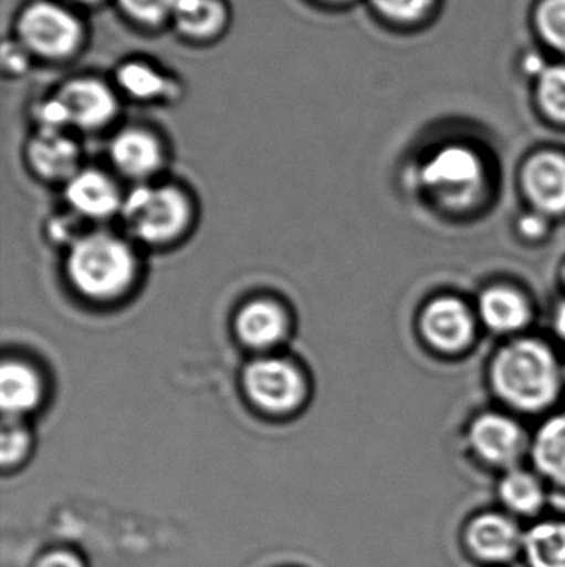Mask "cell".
Returning a JSON list of instances; mask_svg holds the SVG:
<instances>
[{"label":"cell","mask_w":565,"mask_h":567,"mask_svg":"<svg viewBox=\"0 0 565 567\" xmlns=\"http://www.w3.org/2000/svg\"><path fill=\"white\" fill-rule=\"evenodd\" d=\"M500 496L510 512L533 516L543 509L547 492L540 476L523 468L508 470L500 483Z\"/></svg>","instance_id":"cell-20"},{"label":"cell","mask_w":565,"mask_h":567,"mask_svg":"<svg viewBox=\"0 0 565 567\" xmlns=\"http://www.w3.org/2000/svg\"><path fill=\"white\" fill-rule=\"evenodd\" d=\"M116 82L126 95L146 102L163 99L172 89V83L158 69L139 60L123 63L116 72Z\"/></svg>","instance_id":"cell-22"},{"label":"cell","mask_w":565,"mask_h":567,"mask_svg":"<svg viewBox=\"0 0 565 567\" xmlns=\"http://www.w3.org/2000/svg\"><path fill=\"white\" fill-rule=\"evenodd\" d=\"M118 3L129 19L155 27L171 19L176 0H118Z\"/></svg>","instance_id":"cell-24"},{"label":"cell","mask_w":565,"mask_h":567,"mask_svg":"<svg viewBox=\"0 0 565 567\" xmlns=\"http://www.w3.org/2000/svg\"><path fill=\"white\" fill-rule=\"evenodd\" d=\"M83 35L79 17L49 0L29 3L17 19L19 42L40 59H69L82 45Z\"/></svg>","instance_id":"cell-5"},{"label":"cell","mask_w":565,"mask_h":567,"mask_svg":"<svg viewBox=\"0 0 565 567\" xmlns=\"http://www.w3.org/2000/svg\"><path fill=\"white\" fill-rule=\"evenodd\" d=\"M520 186L533 212L550 219L565 215V155L556 150L533 153L521 166Z\"/></svg>","instance_id":"cell-9"},{"label":"cell","mask_w":565,"mask_h":567,"mask_svg":"<svg viewBox=\"0 0 565 567\" xmlns=\"http://www.w3.org/2000/svg\"><path fill=\"white\" fill-rule=\"evenodd\" d=\"M537 25L554 49L565 52V0H546L537 12Z\"/></svg>","instance_id":"cell-25"},{"label":"cell","mask_w":565,"mask_h":567,"mask_svg":"<svg viewBox=\"0 0 565 567\" xmlns=\"http://www.w3.org/2000/svg\"><path fill=\"white\" fill-rule=\"evenodd\" d=\"M372 3L387 19L410 22L427 12L431 0H372Z\"/></svg>","instance_id":"cell-27"},{"label":"cell","mask_w":565,"mask_h":567,"mask_svg":"<svg viewBox=\"0 0 565 567\" xmlns=\"http://www.w3.org/2000/svg\"><path fill=\"white\" fill-rule=\"evenodd\" d=\"M66 271L70 282L82 296L92 300H115L135 281L136 258L122 239L96 233L72 246Z\"/></svg>","instance_id":"cell-2"},{"label":"cell","mask_w":565,"mask_h":567,"mask_svg":"<svg viewBox=\"0 0 565 567\" xmlns=\"http://www.w3.org/2000/svg\"><path fill=\"white\" fill-rule=\"evenodd\" d=\"M477 310L458 296L441 293L423 303L418 313V332L428 349L458 355L473 346L478 332Z\"/></svg>","instance_id":"cell-6"},{"label":"cell","mask_w":565,"mask_h":567,"mask_svg":"<svg viewBox=\"0 0 565 567\" xmlns=\"http://www.w3.org/2000/svg\"><path fill=\"white\" fill-rule=\"evenodd\" d=\"M122 215L136 238L149 245H166L186 231L191 208L178 189L142 186L123 202Z\"/></svg>","instance_id":"cell-4"},{"label":"cell","mask_w":565,"mask_h":567,"mask_svg":"<svg viewBox=\"0 0 565 567\" xmlns=\"http://www.w3.org/2000/svg\"><path fill=\"white\" fill-rule=\"evenodd\" d=\"M30 163L46 179H72L79 165V146L62 132H39L29 148Z\"/></svg>","instance_id":"cell-18"},{"label":"cell","mask_w":565,"mask_h":567,"mask_svg":"<svg viewBox=\"0 0 565 567\" xmlns=\"http://www.w3.org/2000/svg\"><path fill=\"white\" fill-rule=\"evenodd\" d=\"M66 199L86 218L106 219L123 206L116 186L98 172L76 173L66 186Z\"/></svg>","instance_id":"cell-15"},{"label":"cell","mask_w":565,"mask_h":567,"mask_svg":"<svg viewBox=\"0 0 565 567\" xmlns=\"http://www.w3.org/2000/svg\"><path fill=\"white\" fill-rule=\"evenodd\" d=\"M30 53L22 43H7L3 47V63L9 72H22L29 65Z\"/></svg>","instance_id":"cell-29"},{"label":"cell","mask_w":565,"mask_h":567,"mask_svg":"<svg viewBox=\"0 0 565 567\" xmlns=\"http://www.w3.org/2000/svg\"><path fill=\"white\" fill-rule=\"evenodd\" d=\"M537 95L546 115L565 125V65L547 66L541 72Z\"/></svg>","instance_id":"cell-23"},{"label":"cell","mask_w":565,"mask_h":567,"mask_svg":"<svg viewBox=\"0 0 565 567\" xmlns=\"http://www.w3.org/2000/svg\"><path fill=\"white\" fill-rule=\"evenodd\" d=\"M287 316L274 300H252L236 317L239 339L255 350L278 346L287 333Z\"/></svg>","instance_id":"cell-13"},{"label":"cell","mask_w":565,"mask_h":567,"mask_svg":"<svg viewBox=\"0 0 565 567\" xmlns=\"http://www.w3.org/2000/svg\"><path fill=\"white\" fill-rule=\"evenodd\" d=\"M420 182L440 205L467 208L483 192L486 169L474 150L453 143L428 156L420 169Z\"/></svg>","instance_id":"cell-3"},{"label":"cell","mask_w":565,"mask_h":567,"mask_svg":"<svg viewBox=\"0 0 565 567\" xmlns=\"http://www.w3.org/2000/svg\"><path fill=\"white\" fill-rule=\"evenodd\" d=\"M478 320L490 332L504 337L523 336L534 317L533 302L513 284H490L478 296Z\"/></svg>","instance_id":"cell-10"},{"label":"cell","mask_w":565,"mask_h":567,"mask_svg":"<svg viewBox=\"0 0 565 567\" xmlns=\"http://www.w3.org/2000/svg\"><path fill=\"white\" fill-rule=\"evenodd\" d=\"M488 380L508 409L541 413L563 393L564 362L553 346L540 337H511L491 357Z\"/></svg>","instance_id":"cell-1"},{"label":"cell","mask_w":565,"mask_h":567,"mask_svg":"<svg viewBox=\"0 0 565 567\" xmlns=\"http://www.w3.org/2000/svg\"><path fill=\"white\" fill-rule=\"evenodd\" d=\"M547 502L557 512L565 513V485H554L551 493H547Z\"/></svg>","instance_id":"cell-32"},{"label":"cell","mask_w":565,"mask_h":567,"mask_svg":"<svg viewBox=\"0 0 565 567\" xmlns=\"http://www.w3.org/2000/svg\"><path fill=\"white\" fill-rule=\"evenodd\" d=\"M113 163L129 178H146L158 172L163 163L161 143L142 128L123 130L109 146Z\"/></svg>","instance_id":"cell-14"},{"label":"cell","mask_w":565,"mask_h":567,"mask_svg":"<svg viewBox=\"0 0 565 567\" xmlns=\"http://www.w3.org/2000/svg\"><path fill=\"white\" fill-rule=\"evenodd\" d=\"M559 284H561V287H563V290L565 293V261L563 262V266H561V269H559Z\"/></svg>","instance_id":"cell-33"},{"label":"cell","mask_w":565,"mask_h":567,"mask_svg":"<svg viewBox=\"0 0 565 567\" xmlns=\"http://www.w3.org/2000/svg\"><path fill=\"white\" fill-rule=\"evenodd\" d=\"M523 551L531 567H565V523L534 526L524 535Z\"/></svg>","instance_id":"cell-21"},{"label":"cell","mask_w":565,"mask_h":567,"mask_svg":"<svg viewBox=\"0 0 565 567\" xmlns=\"http://www.w3.org/2000/svg\"><path fill=\"white\" fill-rule=\"evenodd\" d=\"M40 567H82L75 556L66 555V553H55V555L46 556Z\"/></svg>","instance_id":"cell-30"},{"label":"cell","mask_w":565,"mask_h":567,"mask_svg":"<svg viewBox=\"0 0 565 567\" xmlns=\"http://www.w3.org/2000/svg\"><path fill=\"white\" fill-rule=\"evenodd\" d=\"M467 442L481 462L506 472L516 468L531 446L520 420L501 410H486L473 416L468 423Z\"/></svg>","instance_id":"cell-7"},{"label":"cell","mask_w":565,"mask_h":567,"mask_svg":"<svg viewBox=\"0 0 565 567\" xmlns=\"http://www.w3.org/2000/svg\"><path fill=\"white\" fill-rule=\"evenodd\" d=\"M564 377H565V360H564Z\"/></svg>","instance_id":"cell-36"},{"label":"cell","mask_w":565,"mask_h":567,"mask_svg":"<svg viewBox=\"0 0 565 567\" xmlns=\"http://www.w3.org/2000/svg\"><path fill=\"white\" fill-rule=\"evenodd\" d=\"M467 543L483 561L508 563L523 549L524 535L508 516L486 513L471 522Z\"/></svg>","instance_id":"cell-12"},{"label":"cell","mask_w":565,"mask_h":567,"mask_svg":"<svg viewBox=\"0 0 565 567\" xmlns=\"http://www.w3.org/2000/svg\"><path fill=\"white\" fill-rule=\"evenodd\" d=\"M553 327L557 336L565 342V297L557 302L556 309L553 312Z\"/></svg>","instance_id":"cell-31"},{"label":"cell","mask_w":565,"mask_h":567,"mask_svg":"<svg viewBox=\"0 0 565 567\" xmlns=\"http://www.w3.org/2000/svg\"><path fill=\"white\" fill-rule=\"evenodd\" d=\"M43 386L39 373L19 360L3 362L0 370V405L3 415L22 419L42 400Z\"/></svg>","instance_id":"cell-16"},{"label":"cell","mask_w":565,"mask_h":567,"mask_svg":"<svg viewBox=\"0 0 565 567\" xmlns=\"http://www.w3.org/2000/svg\"><path fill=\"white\" fill-rule=\"evenodd\" d=\"M322 2H334V3H341V2H347V0H322Z\"/></svg>","instance_id":"cell-35"},{"label":"cell","mask_w":565,"mask_h":567,"mask_svg":"<svg viewBox=\"0 0 565 567\" xmlns=\"http://www.w3.org/2000/svg\"><path fill=\"white\" fill-rule=\"evenodd\" d=\"M550 228L551 219L533 209L517 219V231L527 241H540V239L546 238Z\"/></svg>","instance_id":"cell-28"},{"label":"cell","mask_w":565,"mask_h":567,"mask_svg":"<svg viewBox=\"0 0 565 567\" xmlns=\"http://www.w3.org/2000/svg\"><path fill=\"white\" fill-rule=\"evenodd\" d=\"M65 109L69 125L98 130L108 125L118 113L115 92L98 79H75L56 92Z\"/></svg>","instance_id":"cell-11"},{"label":"cell","mask_w":565,"mask_h":567,"mask_svg":"<svg viewBox=\"0 0 565 567\" xmlns=\"http://www.w3.org/2000/svg\"><path fill=\"white\" fill-rule=\"evenodd\" d=\"M29 445V430L20 423V419L6 416L2 426V450H0L3 465L19 462L25 455Z\"/></svg>","instance_id":"cell-26"},{"label":"cell","mask_w":565,"mask_h":567,"mask_svg":"<svg viewBox=\"0 0 565 567\" xmlns=\"http://www.w3.org/2000/svg\"><path fill=\"white\" fill-rule=\"evenodd\" d=\"M242 385L258 409L274 415L294 412L307 395L301 370L287 360L274 357L249 363L242 375Z\"/></svg>","instance_id":"cell-8"},{"label":"cell","mask_w":565,"mask_h":567,"mask_svg":"<svg viewBox=\"0 0 565 567\" xmlns=\"http://www.w3.org/2000/svg\"><path fill=\"white\" fill-rule=\"evenodd\" d=\"M531 458L541 476L565 485V410L551 413L531 436Z\"/></svg>","instance_id":"cell-17"},{"label":"cell","mask_w":565,"mask_h":567,"mask_svg":"<svg viewBox=\"0 0 565 567\" xmlns=\"http://www.w3.org/2000/svg\"><path fill=\"white\" fill-rule=\"evenodd\" d=\"M76 2H82V3H96V2H100V0H76Z\"/></svg>","instance_id":"cell-34"},{"label":"cell","mask_w":565,"mask_h":567,"mask_svg":"<svg viewBox=\"0 0 565 567\" xmlns=\"http://www.w3.org/2000/svg\"><path fill=\"white\" fill-rule=\"evenodd\" d=\"M171 20L189 39H211L224 29L228 12L221 0H176Z\"/></svg>","instance_id":"cell-19"}]
</instances>
